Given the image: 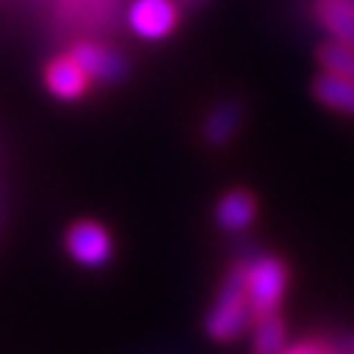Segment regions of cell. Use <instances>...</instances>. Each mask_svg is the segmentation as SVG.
I'll return each instance as SVG.
<instances>
[{
  "instance_id": "1",
  "label": "cell",
  "mask_w": 354,
  "mask_h": 354,
  "mask_svg": "<svg viewBox=\"0 0 354 354\" xmlns=\"http://www.w3.org/2000/svg\"><path fill=\"white\" fill-rule=\"evenodd\" d=\"M251 322H254V307L248 301L242 266L234 263V269L225 274L213 304L207 310L204 330H207V337H213L216 342H234L236 337L248 334Z\"/></svg>"
},
{
  "instance_id": "2",
  "label": "cell",
  "mask_w": 354,
  "mask_h": 354,
  "mask_svg": "<svg viewBox=\"0 0 354 354\" xmlns=\"http://www.w3.org/2000/svg\"><path fill=\"white\" fill-rule=\"evenodd\" d=\"M239 266H242V278H245V290H248V301L254 307V316L281 310L283 295H286V283H290L286 263L281 257H274V254H251V257L242 260Z\"/></svg>"
},
{
  "instance_id": "3",
  "label": "cell",
  "mask_w": 354,
  "mask_h": 354,
  "mask_svg": "<svg viewBox=\"0 0 354 354\" xmlns=\"http://www.w3.org/2000/svg\"><path fill=\"white\" fill-rule=\"evenodd\" d=\"M65 251L83 269H104L113 260V234L92 218H80L65 230Z\"/></svg>"
},
{
  "instance_id": "4",
  "label": "cell",
  "mask_w": 354,
  "mask_h": 354,
  "mask_svg": "<svg viewBox=\"0 0 354 354\" xmlns=\"http://www.w3.org/2000/svg\"><path fill=\"white\" fill-rule=\"evenodd\" d=\"M177 21H180L177 0H133L127 9L130 32L145 41H162L165 36H171Z\"/></svg>"
},
{
  "instance_id": "5",
  "label": "cell",
  "mask_w": 354,
  "mask_h": 354,
  "mask_svg": "<svg viewBox=\"0 0 354 354\" xmlns=\"http://www.w3.org/2000/svg\"><path fill=\"white\" fill-rule=\"evenodd\" d=\"M71 57L80 62V68L88 74L92 83H121L127 80L130 74V62L121 50H113L106 44H97V41H77L74 48L68 50Z\"/></svg>"
},
{
  "instance_id": "6",
  "label": "cell",
  "mask_w": 354,
  "mask_h": 354,
  "mask_svg": "<svg viewBox=\"0 0 354 354\" xmlns=\"http://www.w3.org/2000/svg\"><path fill=\"white\" fill-rule=\"evenodd\" d=\"M44 86L57 101H80L88 92L92 80L71 53H62V57H53L44 68Z\"/></svg>"
},
{
  "instance_id": "7",
  "label": "cell",
  "mask_w": 354,
  "mask_h": 354,
  "mask_svg": "<svg viewBox=\"0 0 354 354\" xmlns=\"http://www.w3.org/2000/svg\"><path fill=\"white\" fill-rule=\"evenodd\" d=\"M242 118H245V106L239 97H225L218 101L213 109L207 113L204 124H201V136L209 148H225L230 145V139L239 133Z\"/></svg>"
},
{
  "instance_id": "8",
  "label": "cell",
  "mask_w": 354,
  "mask_h": 354,
  "mask_svg": "<svg viewBox=\"0 0 354 354\" xmlns=\"http://www.w3.org/2000/svg\"><path fill=\"white\" fill-rule=\"evenodd\" d=\"M310 15L330 41L354 44V0H313Z\"/></svg>"
},
{
  "instance_id": "9",
  "label": "cell",
  "mask_w": 354,
  "mask_h": 354,
  "mask_svg": "<svg viewBox=\"0 0 354 354\" xmlns=\"http://www.w3.org/2000/svg\"><path fill=\"white\" fill-rule=\"evenodd\" d=\"M257 218V201L245 189H230L216 204V225L225 234H245Z\"/></svg>"
},
{
  "instance_id": "10",
  "label": "cell",
  "mask_w": 354,
  "mask_h": 354,
  "mask_svg": "<svg viewBox=\"0 0 354 354\" xmlns=\"http://www.w3.org/2000/svg\"><path fill=\"white\" fill-rule=\"evenodd\" d=\"M248 334H251L254 354H281L286 346H290V342H286L290 330H286V319L281 316V310L254 316Z\"/></svg>"
},
{
  "instance_id": "11",
  "label": "cell",
  "mask_w": 354,
  "mask_h": 354,
  "mask_svg": "<svg viewBox=\"0 0 354 354\" xmlns=\"http://www.w3.org/2000/svg\"><path fill=\"white\" fill-rule=\"evenodd\" d=\"M313 97L328 109L354 115V80L351 77H339V74L322 71L313 80Z\"/></svg>"
},
{
  "instance_id": "12",
  "label": "cell",
  "mask_w": 354,
  "mask_h": 354,
  "mask_svg": "<svg viewBox=\"0 0 354 354\" xmlns=\"http://www.w3.org/2000/svg\"><path fill=\"white\" fill-rule=\"evenodd\" d=\"M319 65H322V71L351 77L354 80V44L325 41L322 48H319Z\"/></svg>"
},
{
  "instance_id": "13",
  "label": "cell",
  "mask_w": 354,
  "mask_h": 354,
  "mask_svg": "<svg viewBox=\"0 0 354 354\" xmlns=\"http://www.w3.org/2000/svg\"><path fill=\"white\" fill-rule=\"evenodd\" d=\"M339 351H342L339 342H330V339H322V337H313V339L292 342V346H286L281 354H339Z\"/></svg>"
},
{
  "instance_id": "14",
  "label": "cell",
  "mask_w": 354,
  "mask_h": 354,
  "mask_svg": "<svg viewBox=\"0 0 354 354\" xmlns=\"http://www.w3.org/2000/svg\"><path fill=\"white\" fill-rule=\"evenodd\" d=\"M183 3H198V0H183Z\"/></svg>"
},
{
  "instance_id": "15",
  "label": "cell",
  "mask_w": 354,
  "mask_h": 354,
  "mask_svg": "<svg viewBox=\"0 0 354 354\" xmlns=\"http://www.w3.org/2000/svg\"><path fill=\"white\" fill-rule=\"evenodd\" d=\"M351 351H354V342H351Z\"/></svg>"
}]
</instances>
